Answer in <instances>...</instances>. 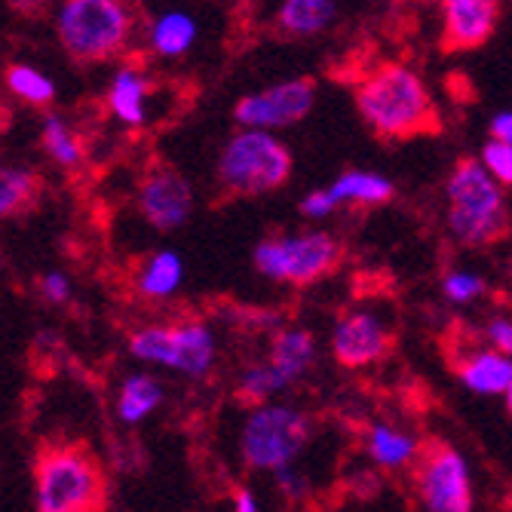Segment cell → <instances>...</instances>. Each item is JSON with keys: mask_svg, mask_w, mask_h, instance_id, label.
Masks as SVG:
<instances>
[{"mask_svg": "<svg viewBox=\"0 0 512 512\" xmlns=\"http://www.w3.org/2000/svg\"><path fill=\"white\" fill-rule=\"evenodd\" d=\"M356 111L371 132L390 142L439 132V111L430 89L408 65L393 62L371 71L356 86Z\"/></svg>", "mask_w": 512, "mask_h": 512, "instance_id": "cell-1", "label": "cell"}, {"mask_svg": "<svg viewBox=\"0 0 512 512\" xmlns=\"http://www.w3.org/2000/svg\"><path fill=\"white\" fill-rule=\"evenodd\" d=\"M448 234L467 249H482L506 237L509 212L503 203V184L482 160H457L445 181Z\"/></svg>", "mask_w": 512, "mask_h": 512, "instance_id": "cell-2", "label": "cell"}, {"mask_svg": "<svg viewBox=\"0 0 512 512\" xmlns=\"http://www.w3.org/2000/svg\"><path fill=\"white\" fill-rule=\"evenodd\" d=\"M99 460L77 445H43L34 460V506L40 512H99L108 506Z\"/></svg>", "mask_w": 512, "mask_h": 512, "instance_id": "cell-3", "label": "cell"}, {"mask_svg": "<svg viewBox=\"0 0 512 512\" xmlns=\"http://www.w3.org/2000/svg\"><path fill=\"white\" fill-rule=\"evenodd\" d=\"M292 151L270 129L243 126L218 157V184L227 197H264L292 178Z\"/></svg>", "mask_w": 512, "mask_h": 512, "instance_id": "cell-4", "label": "cell"}, {"mask_svg": "<svg viewBox=\"0 0 512 512\" xmlns=\"http://www.w3.org/2000/svg\"><path fill=\"white\" fill-rule=\"evenodd\" d=\"M56 34L62 50L77 65H99L126 46L132 34V13L123 0H62Z\"/></svg>", "mask_w": 512, "mask_h": 512, "instance_id": "cell-5", "label": "cell"}, {"mask_svg": "<svg viewBox=\"0 0 512 512\" xmlns=\"http://www.w3.org/2000/svg\"><path fill=\"white\" fill-rule=\"evenodd\" d=\"M313 433L310 414L295 405L261 402L246 417V427L240 436V454L249 470L276 473L279 467H289L301 457Z\"/></svg>", "mask_w": 512, "mask_h": 512, "instance_id": "cell-6", "label": "cell"}, {"mask_svg": "<svg viewBox=\"0 0 512 512\" xmlns=\"http://www.w3.org/2000/svg\"><path fill=\"white\" fill-rule=\"evenodd\" d=\"M255 270L270 283L313 286L341 264V243L325 230L267 237L252 252Z\"/></svg>", "mask_w": 512, "mask_h": 512, "instance_id": "cell-7", "label": "cell"}, {"mask_svg": "<svg viewBox=\"0 0 512 512\" xmlns=\"http://www.w3.org/2000/svg\"><path fill=\"white\" fill-rule=\"evenodd\" d=\"M129 353L145 365L172 368L184 378L200 381L215 365V335L197 319L178 325H145L129 335Z\"/></svg>", "mask_w": 512, "mask_h": 512, "instance_id": "cell-8", "label": "cell"}, {"mask_svg": "<svg viewBox=\"0 0 512 512\" xmlns=\"http://www.w3.org/2000/svg\"><path fill=\"white\" fill-rule=\"evenodd\" d=\"M414 494L430 512H470L473 509V476L470 463L448 442L424 445L414 463Z\"/></svg>", "mask_w": 512, "mask_h": 512, "instance_id": "cell-9", "label": "cell"}, {"mask_svg": "<svg viewBox=\"0 0 512 512\" xmlns=\"http://www.w3.org/2000/svg\"><path fill=\"white\" fill-rule=\"evenodd\" d=\"M316 105V80L295 77L249 92L234 108V120L249 129H289L301 123Z\"/></svg>", "mask_w": 512, "mask_h": 512, "instance_id": "cell-10", "label": "cell"}, {"mask_svg": "<svg viewBox=\"0 0 512 512\" xmlns=\"http://www.w3.org/2000/svg\"><path fill=\"white\" fill-rule=\"evenodd\" d=\"M138 212L160 234L181 230L194 215V191L188 178L172 166H154L145 172L138 184Z\"/></svg>", "mask_w": 512, "mask_h": 512, "instance_id": "cell-11", "label": "cell"}, {"mask_svg": "<svg viewBox=\"0 0 512 512\" xmlns=\"http://www.w3.org/2000/svg\"><path fill=\"white\" fill-rule=\"evenodd\" d=\"M390 344L393 338L384 319H378L368 310L347 313L332 329V356L344 368H365V365L381 362L390 353Z\"/></svg>", "mask_w": 512, "mask_h": 512, "instance_id": "cell-12", "label": "cell"}, {"mask_svg": "<svg viewBox=\"0 0 512 512\" xmlns=\"http://www.w3.org/2000/svg\"><path fill=\"white\" fill-rule=\"evenodd\" d=\"M500 19V0H442V43L448 50H476L488 43Z\"/></svg>", "mask_w": 512, "mask_h": 512, "instance_id": "cell-13", "label": "cell"}, {"mask_svg": "<svg viewBox=\"0 0 512 512\" xmlns=\"http://www.w3.org/2000/svg\"><path fill=\"white\" fill-rule=\"evenodd\" d=\"M154 80L142 65H123L117 68V74L111 77L108 86V111L129 129L145 126L148 120V99H151Z\"/></svg>", "mask_w": 512, "mask_h": 512, "instance_id": "cell-14", "label": "cell"}, {"mask_svg": "<svg viewBox=\"0 0 512 512\" xmlns=\"http://www.w3.org/2000/svg\"><path fill=\"white\" fill-rule=\"evenodd\" d=\"M457 381L476 396H503L512 381V356L497 347H479L457 362Z\"/></svg>", "mask_w": 512, "mask_h": 512, "instance_id": "cell-15", "label": "cell"}, {"mask_svg": "<svg viewBox=\"0 0 512 512\" xmlns=\"http://www.w3.org/2000/svg\"><path fill=\"white\" fill-rule=\"evenodd\" d=\"M421 451H424L421 439L393 427V424L378 421L365 430V454L371 457V463H375L378 470L402 473V470L414 467Z\"/></svg>", "mask_w": 512, "mask_h": 512, "instance_id": "cell-16", "label": "cell"}, {"mask_svg": "<svg viewBox=\"0 0 512 512\" xmlns=\"http://www.w3.org/2000/svg\"><path fill=\"white\" fill-rule=\"evenodd\" d=\"M267 359L279 371V378L289 387H295L316 359V338L307 329H298V325H292V329L286 325V329H279L273 335Z\"/></svg>", "mask_w": 512, "mask_h": 512, "instance_id": "cell-17", "label": "cell"}, {"mask_svg": "<svg viewBox=\"0 0 512 512\" xmlns=\"http://www.w3.org/2000/svg\"><path fill=\"white\" fill-rule=\"evenodd\" d=\"M335 13V0H283L276 13V31L292 40H307L329 28Z\"/></svg>", "mask_w": 512, "mask_h": 512, "instance_id": "cell-18", "label": "cell"}, {"mask_svg": "<svg viewBox=\"0 0 512 512\" xmlns=\"http://www.w3.org/2000/svg\"><path fill=\"white\" fill-rule=\"evenodd\" d=\"M332 197L338 200V206H384L393 200L396 188L393 181L381 172H368V169H350L341 172L332 184H329Z\"/></svg>", "mask_w": 512, "mask_h": 512, "instance_id": "cell-19", "label": "cell"}, {"mask_svg": "<svg viewBox=\"0 0 512 512\" xmlns=\"http://www.w3.org/2000/svg\"><path fill=\"white\" fill-rule=\"evenodd\" d=\"M181 283H184V261L172 249L154 252L135 276V289L151 301L172 298L181 289Z\"/></svg>", "mask_w": 512, "mask_h": 512, "instance_id": "cell-20", "label": "cell"}, {"mask_svg": "<svg viewBox=\"0 0 512 512\" xmlns=\"http://www.w3.org/2000/svg\"><path fill=\"white\" fill-rule=\"evenodd\" d=\"M194 43H197V19L181 10L163 13L151 25V50L163 59L184 56Z\"/></svg>", "mask_w": 512, "mask_h": 512, "instance_id": "cell-21", "label": "cell"}, {"mask_svg": "<svg viewBox=\"0 0 512 512\" xmlns=\"http://www.w3.org/2000/svg\"><path fill=\"white\" fill-rule=\"evenodd\" d=\"M163 402V387L151 375H132L120 384V399H117V417L123 424L135 427L148 421V417L160 408Z\"/></svg>", "mask_w": 512, "mask_h": 512, "instance_id": "cell-22", "label": "cell"}, {"mask_svg": "<svg viewBox=\"0 0 512 512\" xmlns=\"http://www.w3.org/2000/svg\"><path fill=\"white\" fill-rule=\"evenodd\" d=\"M40 200V178L28 166H7L0 172V215L16 218Z\"/></svg>", "mask_w": 512, "mask_h": 512, "instance_id": "cell-23", "label": "cell"}, {"mask_svg": "<svg viewBox=\"0 0 512 512\" xmlns=\"http://www.w3.org/2000/svg\"><path fill=\"white\" fill-rule=\"evenodd\" d=\"M40 142L50 154V160L62 169H77L83 163V145L77 132L68 126V120H62L59 114H46L43 126H40Z\"/></svg>", "mask_w": 512, "mask_h": 512, "instance_id": "cell-24", "label": "cell"}, {"mask_svg": "<svg viewBox=\"0 0 512 512\" xmlns=\"http://www.w3.org/2000/svg\"><path fill=\"white\" fill-rule=\"evenodd\" d=\"M286 390H289V384L279 378V371L270 365V359L249 362L240 371V381H237V396L249 405H261V402L286 393Z\"/></svg>", "mask_w": 512, "mask_h": 512, "instance_id": "cell-25", "label": "cell"}, {"mask_svg": "<svg viewBox=\"0 0 512 512\" xmlns=\"http://www.w3.org/2000/svg\"><path fill=\"white\" fill-rule=\"evenodd\" d=\"M7 89L19 102H28L34 108H46V105H53V99H56L53 80L46 77L43 71H37L31 65H22V62L7 68Z\"/></svg>", "mask_w": 512, "mask_h": 512, "instance_id": "cell-26", "label": "cell"}, {"mask_svg": "<svg viewBox=\"0 0 512 512\" xmlns=\"http://www.w3.org/2000/svg\"><path fill=\"white\" fill-rule=\"evenodd\" d=\"M485 292V279L473 270H448L442 279V295L451 304H473Z\"/></svg>", "mask_w": 512, "mask_h": 512, "instance_id": "cell-27", "label": "cell"}, {"mask_svg": "<svg viewBox=\"0 0 512 512\" xmlns=\"http://www.w3.org/2000/svg\"><path fill=\"white\" fill-rule=\"evenodd\" d=\"M482 163L488 166V172L503 184V188H512V145L491 135L482 148Z\"/></svg>", "mask_w": 512, "mask_h": 512, "instance_id": "cell-28", "label": "cell"}, {"mask_svg": "<svg viewBox=\"0 0 512 512\" xmlns=\"http://www.w3.org/2000/svg\"><path fill=\"white\" fill-rule=\"evenodd\" d=\"M273 482H276L279 494H283L289 503H301L310 494V482L295 470V463H289V467H279L273 473Z\"/></svg>", "mask_w": 512, "mask_h": 512, "instance_id": "cell-29", "label": "cell"}, {"mask_svg": "<svg viewBox=\"0 0 512 512\" xmlns=\"http://www.w3.org/2000/svg\"><path fill=\"white\" fill-rule=\"evenodd\" d=\"M301 215L304 218H310V221H322V218H329V215H335V209H338V200L332 197V191L329 188H319V191H310L304 200H301Z\"/></svg>", "mask_w": 512, "mask_h": 512, "instance_id": "cell-30", "label": "cell"}, {"mask_svg": "<svg viewBox=\"0 0 512 512\" xmlns=\"http://www.w3.org/2000/svg\"><path fill=\"white\" fill-rule=\"evenodd\" d=\"M485 341L491 344V347H497L500 353H506V356H512V319L509 316H494V319H488V325H485Z\"/></svg>", "mask_w": 512, "mask_h": 512, "instance_id": "cell-31", "label": "cell"}, {"mask_svg": "<svg viewBox=\"0 0 512 512\" xmlns=\"http://www.w3.org/2000/svg\"><path fill=\"white\" fill-rule=\"evenodd\" d=\"M40 292L50 304H68L71 301V279L65 273H46L40 279Z\"/></svg>", "mask_w": 512, "mask_h": 512, "instance_id": "cell-32", "label": "cell"}, {"mask_svg": "<svg viewBox=\"0 0 512 512\" xmlns=\"http://www.w3.org/2000/svg\"><path fill=\"white\" fill-rule=\"evenodd\" d=\"M50 4H53V0H7V7H10L16 16H22V19H37V16H43Z\"/></svg>", "mask_w": 512, "mask_h": 512, "instance_id": "cell-33", "label": "cell"}, {"mask_svg": "<svg viewBox=\"0 0 512 512\" xmlns=\"http://www.w3.org/2000/svg\"><path fill=\"white\" fill-rule=\"evenodd\" d=\"M491 135L500 138V142H506V145H512V111L494 114V120H491Z\"/></svg>", "mask_w": 512, "mask_h": 512, "instance_id": "cell-34", "label": "cell"}, {"mask_svg": "<svg viewBox=\"0 0 512 512\" xmlns=\"http://www.w3.org/2000/svg\"><path fill=\"white\" fill-rule=\"evenodd\" d=\"M234 509L237 512H258V500L249 488H237L234 491Z\"/></svg>", "mask_w": 512, "mask_h": 512, "instance_id": "cell-35", "label": "cell"}, {"mask_svg": "<svg viewBox=\"0 0 512 512\" xmlns=\"http://www.w3.org/2000/svg\"><path fill=\"white\" fill-rule=\"evenodd\" d=\"M503 399H506V411H509V417H512V381H509V390L503 393Z\"/></svg>", "mask_w": 512, "mask_h": 512, "instance_id": "cell-36", "label": "cell"}]
</instances>
